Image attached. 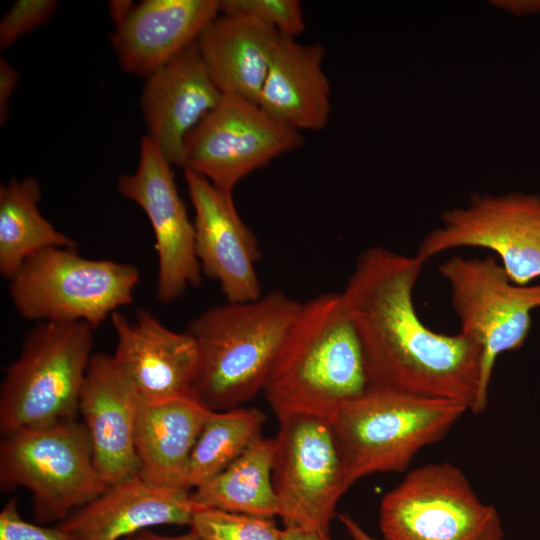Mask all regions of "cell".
I'll return each instance as SVG.
<instances>
[{
	"label": "cell",
	"instance_id": "obj_12",
	"mask_svg": "<svg viewBox=\"0 0 540 540\" xmlns=\"http://www.w3.org/2000/svg\"><path fill=\"white\" fill-rule=\"evenodd\" d=\"M441 219L418 247L423 260L454 248L479 247L497 254L516 285L540 277V196L478 195L467 207L445 211Z\"/></svg>",
	"mask_w": 540,
	"mask_h": 540
},
{
	"label": "cell",
	"instance_id": "obj_29",
	"mask_svg": "<svg viewBox=\"0 0 540 540\" xmlns=\"http://www.w3.org/2000/svg\"><path fill=\"white\" fill-rule=\"evenodd\" d=\"M0 540H73L58 525L45 527L24 520L15 499H10L0 512Z\"/></svg>",
	"mask_w": 540,
	"mask_h": 540
},
{
	"label": "cell",
	"instance_id": "obj_30",
	"mask_svg": "<svg viewBox=\"0 0 540 540\" xmlns=\"http://www.w3.org/2000/svg\"><path fill=\"white\" fill-rule=\"evenodd\" d=\"M19 82L16 69L5 59L0 60V123L3 125L8 116L9 100Z\"/></svg>",
	"mask_w": 540,
	"mask_h": 540
},
{
	"label": "cell",
	"instance_id": "obj_34",
	"mask_svg": "<svg viewBox=\"0 0 540 540\" xmlns=\"http://www.w3.org/2000/svg\"><path fill=\"white\" fill-rule=\"evenodd\" d=\"M132 540H200L191 531L179 535H162L144 530L132 537Z\"/></svg>",
	"mask_w": 540,
	"mask_h": 540
},
{
	"label": "cell",
	"instance_id": "obj_21",
	"mask_svg": "<svg viewBox=\"0 0 540 540\" xmlns=\"http://www.w3.org/2000/svg\"><path fill=\"white\" fill-rule=\"evenodd\" d=\"M280 36L254 17L221 14L207 26L197 46L222 94L258 104Z\"/></svg>",
	"mask_w": 540,
	"mask_h": 540
},
{
	"label": "cell",
	"instance_id": "obj_15",
	"mask_svg": "<svg viewBox=\"0 0 540 540\" xmlns=\"http://www.w3.org/2000/svg\"><path fill=\"white\" fill-rule=\"evenodd\" d=\"M141 398L112 355L93 353L79 397L94 464L106 484L139 474L135 433Z\"/></svg>",
	"mask_w": 540,
	"mask_h": 540
},
{
	"label": "cell",
	"instance_id": "obj_32",
	"mask_svg": "<svg viewBox=\"0 0 540 540\" xmlns=\"http://www.w3.org/2000/svg\"><path fill=\"white\" fill-rule=\"evenodd\" d=\"M134 3L126 0H114L109 2V13L115 23V27L123 23L131 13Z\"/></svg>",
	"mask_w": 540,
	"mask_h": 540
},
{
	"label": "cell",
	"instance_id": "obj_2",
	"mask_svg": "<svg viewBox=\"0 0 540 540\" xmlns=\"http://www.w3.org/2000/svg\"><path fill=\"white\" fill-rule=\"evenodd\" d=\"M369 386L362 347L340 293L301 303L262 390L276 417L332 421Z\"/></svg>",
	"mask_w": 540,
	"mask_h": 540
},
{
	"label": "cell",
	"instance_id": "obj_11",
	"mask_svg": "<svg viewBox=\"0 0 540 540\" xmlns=\"http://www.w3.org/2000/svg\"><path fill=\"white\" fill-rule=\"evenodd\" d=\"M303 140L301 132L259 104L223 94L217 106L189 133L183 169L232 194L244 177L299 148Z\"/></svg>",
	"mask_w": 540,
	"mask_h": 540
},
{
	"label": "cell",
	"instance_id": "obj_36",
	"mask_svg": "<svg viewBox=\"0 0 540 540\" xmlns=\"http://www.w3.org/2000/svg\"><path fill=\"white\" fill-rule=\"evenodd\" d=\"M124 540H132V537L126 538V539H124Z\"/></svg>",
	"mask_w": 540,
	"mask_h": 540
},
{
	"label": "cell",
	"instance_id": "obj_7",
	"mask_svg": "<svg viewBox=\"0 0 540 540\" xmlns=\"http://www.w3.org/2000/svg\"><path fill=\"white\" fill-rule=\"evenodd\" d=\"M0 484L3 490L28 489L42 524L61 522L108 487L95 467L87 429L75 418L4 434Z\"/></svg>",
	"mask_w": 540,
	"mask_h": 540
},
{
	"label": "cell",
	"instance_id": "obj_33",
	"mask_svg": "<svg viewBox=\"0 0 540 540\" xmlns=\"http://www.w3.org/2000/svg\"><path fill=\"white\" fill-rule=\"evenodd\" d=\"M282 540H332L330 534L305 529H284Z\"/></svg>",
	"mask_w": 540,
	"mask_h": 540
},
{
	"label": "cell",
	"instance_id": "obj_8",
	"mask_svg": "<svg viewBox=\"0 0 540 540\" xmlns=\"http://www.w3.org/2000/svg\"><path fill=\"white\" fill-rule=\"evenodd\" d=\"M383 540H503L497 509L480 500L466 474L450 462L409 471L381 499Z\"/></svg>",
	"mask_w": 540,
	"mask_h": 540
},
{
	"label": "cell",
	"instance_id": "obj_10",
	"mask_svg": "<svg viewBox=\"0 0 540 540\" xmlns=\"http://www.w3.org/2000/svg\"><path fill=\"white\" fill-rule=\"evenodd\" d=\"M273 485L284 529L329 533L343 494L351 487L332 422L293 414L277 418Z\"/></svg>",
	"mask_w": 540,
	"mask_h": 540
},
{
	"label": "cell",
	"instance_id": "obj_35",
	"mask_svg": "<svg viewBox=\"0 0 540 540\" xmlns=\"http://www.w3.org/2000/svg\"><path fill=\"white\" fill-rule=\"evenodd\" d=\"M504 6L518 15L540 12V0L511 1L510 4H504Z\"/></svg>",
	"mask_w": 540,
	"mask_h": 540
},
{
	"label": "cell",
	"instance_id": "obj_24",
	"mask_svg": "<svg viewBox=\"0 0 540 540\" xmlns=\"http://www.w3.org/2000/svg\"><path fill=\"white\" fill-rule=\"evenodd\" d=\"M40 198L39 182L31 177L0 187V273L5 279L42 250L77 246L42 215Z\"/></svg>",
	"mask_w": 540,
	"mask_h": 540
},
{
	"label": "cell",
	"instance_id": "obj_23",
	"mask_svg": "<svg viewBox=\"0 0 540 540\" xmlns=\"http://www.w3.org/2000/svg\"><path fill=\"white\" fill-rule=\"evenodd\" d=\"M274 438L259 437L214 478L194 489L197 507L262 518L278 516L273 485Z\"/></svg>",
	"mask_w": 540,
	"mask_h": 540
},
{
	"label": "cell",
	"instance_id": "obj_26",
	"mask_svg": "<svg viewBox=\"0 0 540 540\" xmlns=\"http://www.w3.org/2000/svg\"><path fill=\"white\" fill-rule=\"evenodd\" d=\"M200 540H282L273 518L197 507L189 524Z\"/></svg>",
	"mask_w": 540,
	"mask_h": 540
},
{
	"label": "cell",
	"instance_id": "obj_25",
	"mask_svg": "<svg viewBox=\"0 0 540 540\" xmlns=\"http://www.w3.org/2000/svg\"><path fill=\"white\" fill-rule=\"evenodd\" d=\"M265 421L257 408L211 411L191 451L185 487L196 489L226 469L262 436Z\"/></svg>",
	"mask_w": 540,
	"mask_h": 540
},
{
	"label": "cell",
	"instance_id": "obj_3",
	"mask_svg": "<svg viewBox=\"0 0 540 540\" xmlns=\"http://www.w3.org/2000/svg\"><path fill=\"white\" fill-rule=\"evenodd\" d=\"M301 303L281 290L228 302L194 317L186 332L197 349L191 394L212 411L241 407L263 390Z\"/></svg>",
	"mask_w": 540,
	"mask_h": 540
},
{
	"label": "cell",
	"instance_id": "obj_5",
	"mask_svg": "<svg viewBox=\"0 0 540 540\" xmlns=\"http://www.w3.org/2000/svg\"><path fill=\"white\" fill-rule=\"evenodd\" d=\"M93 330L85 322H39L27 333L1 384L3 435L75 418Z\"/></svg>",
	"mask_w": 540,
	"mask_h": 540
},
{
	"label": "cell",
	"instance_id": "obj_31",
	"mask_svg": "<svg viewBox=\"0 0 540 540\" xmlns=\"http://www.w3.org/2000/svg\"><path fill=\"white\" fill-rule=\"evenodd\" d=\"M338 517L344 529L353 540H377L366 532L351 516L341 514Z\"/></svg>",
	"mask_w": 540,
	"mask_h": 540
},
{
	"label": "cell",
	"instance_id": "obj_6",
	"mask_svg": "<svg viewBox=\"0 0 540 540\" xmlns=\"http://www.w3.org/2000/svg\"><path fill=\"white\" fill-rule=\"evenodd\" d=\"M139 280L131 263L85 258L76 248H48L9 280V295L27 320L85 322L95 329L133 302Z\"/></svg>",
	"mask_w": 540,
	"mask_h": 540
},
{
	"label": "cell",
	"instance_id": "obj_14",
	"mask_svg": "<svg viewBox=\"0 0 540 540\" xmlns=\"http://www.w3.org/2000/svg\"><path fill=\"white\" fill-rule=\"evenodd\" d=\"M184 178L194 209L195 254L202 275L219 283L228 302L259 298L258 241L240 217L232 194L189 169H184Z\"/></svg>",
	"mask_w": 540,
	"mask_h": 540
},
{
	"label": "cell",
	"instance_id": "obj_18",
	"mask_svg": "<svg viewBox=\"0 0 540 540\" xmlns=\"http://www.w3.org/2000/svg\"><path fill=\"white\" fill-rule=\"evenodd\" d=\"M197 506L190 490L139 474L121 480L57 525L73 540H121L159 525H188Z\"/></svg>",
	"mask_w": 540,
	"mask_h": 540
},
{
	"label": "cell",
	"instance_id": "obj_20",
	"mask_svg": "<svg viewBox=\"0 0 540 540\" xmlns=\"http://www.w3.org/2000/svg\"><path fill=\"white\" fill-rule=\"evenodd\" d=\"M324 57L321 44L281 35L258 104L299 132L325 128L331 112V86Z\"/></svg>",
	"mask_w": 540,
	"mask_h": 540
},
{
	"label": "cell",
	"instance_id": "obj_13",
	"mask_svg": "<svg viewBox=\"0 0 540 540\" xmlns=\"http://www.w3.org/2000/svg\"><path fill=\"white\" fill-rule=\"evenodd\" d=\"M171 166L158 146L144 136L136 170L121 175L117 182L120 194L136 203L151 224L158 260L156 297L161 303L177 300L202 279L194 224L178 194Z\"/></svg>",
	"mask_w": 540,
	"mask_h": 540
},
{
	"label": "cell",
	"instance_id": "obj_9",
	"mask_svg": "<svg viewBox=\"0 0 540 540\" xmlns=\"http://www.w3.org/2000/svg\"><path fill=\"white\" fill-rule=\"evenodd\" d=\"M448 282L460 332L481 347L478 394L474 414L485 411L489 385L498 356L519 349L531 327V312L540 308V284L516 285L491 256H453L439 267Z\"/></svg>",
	"mask_w": 540,
	"mask_h": 540
},
{
	"label": "cell",
	"instance_id": "obj_22",
	"mask_svg": "<svg viewBox=\"0 0 540 540\" xmlns=\"http://www.w3.org/2000/svg\"><path fill=\"white\" fill-rule=\"evenodd\" d=\"M211 411L193 395L142 401L135 433L139 475L154 484L187 489L189 457Z\"/></svg>",
	"mask_w": 540,
	"mask_h": 540
},
{
	"label": "cell",
	"instance_id": "obj_16",
	"mask_svg": "<svg viewBox=\"0 0 540 540\" xmlns=\"http://www.w3.org/2000/svg\"><path fill=\"white\" fill-rule=\"evenodd\" d=\"M223 94L211 78L197 42L146 77L141 109L147 136L173 166H185L189 133Z\"/></svg>",
	"mask_w": 540,
	"mask_h": 540
},
{
	"label": "cell",
	"instance_id": "obj_27",
	"mask_svg": "<svg viewBox=\"0 0 540 540\" xmlns=\"http://www.w3.org/2000/svg\"><path fill=\"white\" fill-rule=\"evenodd\" d=\"M220 14L251 16L281 35L295 38L305 30L303 9L298 0H220Z\"/></svg>",
	"mask_w": 540,
	"mask_h": 540
},
{
	"label": "cell",
	"instance_id": "obj_19",
	"mask_svg": "<svg viewBox=\"0 0 540 540\" xmlns=\"http://www.w3.org/2000/svg\"><path fill=\"white\" fill-rule=\"evenodd\" d=\"M220 14V0H144L110 35L122 69L147 77L195 44Z\"/></svg>",
	"mask_w": 540,
	"mask_h": 540
},
{
	"label": "cell",
	"instance_id": "obj_28",
	"mask_svg": "<svg viewBox=\"0 0 540 540\" xmlns=\"http://www.w3.org/2000/svg\"><path fill=\"white\" fill-rule=\"evenodd\" d=\"M55 0H18L0 21V47L13 45L21 36L44 25L54 14Z\"/></svg>",
	"mask_w": 540,
	"mask_h": 540
},
{
	"label": "cell",
	"instance_id": "obj_4",
	"mask_svg": "<svg viewBox=\"0 0 540 540\" xmlns=\"http://www.w3.org/2000/svg\"><path fill=\"white\" fill-rule=\"evenodd\" d=\"M467 411L456 401L370 385L331 421L351 486L371 474L404 471Z\"/></svg>",
	"mask_w": 540,
	"mask_h": 540
},
{
	"label": "cell",
	"instance_id": "obj_1",
	"mask_svg": "<svg viewBox=\"0 0 540 540\" xmlns=\"http://www.w3.org/2000/svg\"><path fill=\"white\" fill-rule=\"evenodd\" d=\"M426 261L371 246L363 251L340 292L359 338L370 385L456 401L472 411L482 350L462 332L428 328L413 290Z\"/></svg>",
	"mask_w": 540,
	"mask_h": 540
},
{
	"label": "cell",
	"instance_id": "obj_17",
	"mask_svg": "<svg viewBox=\"0 0 540 540\" xmlns=\"http://www.w3.org/2000/svg\"><path fill=\"white\" fill-rule=\"evenodd\" d=\"M112 355L144 402L192 395L197 349L191 336L166 327L154 314L139 309L133 321L116 311Z\"/></svg>",
	"mask_w": 540,
	"mask_h": 540
}]
</instances>
